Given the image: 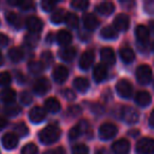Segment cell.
I'll return each mask as SVG.
<instances>
[{
    "label": "cell",
    "instance_id": "cell-1",
    "mask_svg": "<svg viewBox=\"0 0 154 154\" xmlns=\"http://www.w3.org/2000/svg\"><path fill=\"white\" fill-rule=\"evenodd\" d=\"M61 131L56 125H49L39 133V139L42 143L51 145L59 139Z\"/></svg>",
    "mask_w": 154,
    "mask_h": 154
},
{
    "label": "cell",
    "instance_id": "cell-2",
    "mask_svg": "<svg viewBox=\"0 0 154 154\" xmlns=\"http://www.w3.org/2000/svg\"><path fill=\"white\" fill-rule=\"evenodd\" d=\"M136 152L138 154H153L154 153V139L145 137L136 143Z\"/></svg>",
    "mask_w": 154,
    "mask_h": 154
},
{
    "label": "cell",
    "instance_id": "cell-3",
    "mask_svg": "<svg viewBox=\"0 0 154 154\" xmlns=\"http://www.w3.org/2000/svg\"><path fill=\"white\" fill-rule=\"evenodd\" d=\"M136 78L139 84L148 85L152 79V70L147 64H141L136 70Z\"/></svg>",
    "mask_w": 154,
    "mask_h": 154
},
{
    "label": "cell",
    "instance_id": "cell-4",
    "mask_svg": "<svg viewBox=\"0 0 154 154\" xmlns=\"http://www.w3.org/2000/svg\"><path fill=\"white\" fill-rule=\"evenodd\" d=\"M120 116L128 124H135L138 122L139 113L133 107H124L120 111Z\"/></svg>",
    "mask_w": 154,
    "mask_h": 154
},
{
    "label": "cell",
    "instance_id": "cell-5",
    "mask_svg": "<svg viewBox=\"0 0 154 154\" xmlns=\"http://www.w3.org/2000/svg\"><path fill=\"white\" fill-rule=\"evenodd\" d=\"M117 133V128L114 124L111 122H105L99 128V136L103 139H111Z\"/></svg>",
    "mask_w": 154,
    "mask_h": 154
},
{
    "label": "cell",
    "instance_id": "cell-6",
    "mask_svg": "<svg viewBox=\"0 0 154 154\" xmlns=\"http://www.w3.org/2000/svg\"><path fill=\"white\" fill-rule=\"evenodd\" d=\"M117 93L124 98H129L133 93V87L131 82L127 79H120L116 85Z\"/></svg>",
    "mask_w": 154,
    "mask_h": 154
},
{
    "label": "cell",
    "instance_id": "cell-7",
    "mask_svg": "<svg viewBox=\"0 0 154 154\" xmlns=\"http://www.w3.org/2000/svg\"><path fill=\"white\" fill-rule=\"evenodd\" d=\"M34 89L35 93H37L38 95H45V93H48L51 89V84H50L49 79L45 77H40L36 82H34Z\"/></svg>",
    "mask_w": 154,
    "mask_h": 154
},
{
    "label": "cell",
    "instance_id": "cell-8",
    "mask_svg": "<svg viewBox=\"0 0 154 154\" xmlns=\"http://www.w3.org/2000/svg\"><path fill=\"white\" fill-rule=\"evenodd\" d=\"M112 150L115 154H128L130 151V143L126 138H120L113 143Z\"/></svg>",
    "mask_w": 154,
    "mask_h": 154
},
{
    "label": "cell",
    "instance_id": "cell-9",
    "mask_svg": "<svg viewBox=\"0 0 154 154\" xmlns=\"http://www.w3.org/2000/svg\"><path fill=\"white\" fill-rule=\"evenodd\" d=\"M26 26L31 31V33H39L43 28V22L41 21L40 18L36 17V16H30L26 19Z\"/></svg>",
    "mask_w": 154,
    "mask_h": 154
},
{
    "label": "cell",
    "instance_id": "cell-10",
    "mask_svg": "<svg viewBox=\"0 0 154 154\" xmlns=\"http://www.w3.org/2000/svg\"><path fill=\"white\" fill-rule=\"evenodd\" d=\"M130 26V17L126 14H119L114 19V26L117 31H127Z\"/></svg>",
    "mask_w": 154,
    "mask_h": 154
},
{
    "label": "cell",
    "instance_id": "cell-11",
    "mask_svg": "<svg viewBox=\"0 0 154 154\" xmlns=\"http://www.w3.org/2000/svg\"><path fill=\"white\" fill-rule=\"evenodd\" d=\"M1 141H2V145L5 149L13 150L18 145V136L14 133H5L2 136Z\"/></svg>",
    "mask_w": 154,
    "mask_h": 154
},
{
    "label": "cell",
    "instance_id": "cell-12",
    "mask_svg": "<svg viewBox=\"0 0 154 154\" xmlns=\"http://www.w3.org/2000/svg\"><path fill=\"white\" fill-rule=\"evenodd\" d=\"M94 61V53L91 50L86 51L79 59V66L82 70H88Z\"/></svg>",
    "mask_w": 154,
    "mask_h": 154
},
{
    "label": "cell",
    "instance_id": "cell-13",
    "mask_svg": "<svg viewBox=\"0 0 154 154\" xmlns=\"http://www.w3.org/2000/svg\"><path fill=\"white\" fill-rule=\"evenodd\" d=\"M108 75V69L103 63H98L95 66L94 70H93V78L95 82H100L107 78Z\"/></svg>",
    "mask_w": 154,
    "mask_h": 154
},
{
    "label": "cell",
    "instance_id": "cell-14",
    "mask_svg": "<svg viewBox=\"0 0 154 154\" xmlns=\"http://www.w3.org/2000/svg\"><path fill=\"white\" fill-rule=\"evenodd\" d=\"M82 21H84V26L87 30L93 31L99 26V20L97 19V17L95 15L91 13H87L84 15L82 18Z\"/></svg>",
    "mask_w": 154,
    "mask_h": 154
},
{
    "label": "cell",
    "instance_id": "cell-15",
    "mask_svg": "<svg viewBox=\"0 0 154 154\" xmlns=\"http://www.w3.org/2000/svg\"><path fill=\"white\" fill-rule=\"evenodd\" d=\"M31 122H35V124H39V122H43L45 118V110H43L41 107H34L29 113Z\"/></svg>",
    "mask_w": 154,
    "mask_h": 154
},
{
    "label": "cell",
    "instance_id": "cell-16",
    "mask_svg": "<svg viewBox=\"0 0 154 154\" xmlns=\"http://www.w3.org/2000/svg\"><path fill=\"white\" fill-rule=\"evenodd\" d=\"M100 57L101 60L105 63L110 64V66L115 63V60H116L115 53H114L113 49H111V48H103V49H101Z\"/></svg>",
    "mask_w": 154,
    "mask_h": 154
},
{
    "label": "cell",
    "instance_id": "cell-17",
    "mask_svg": "<svg viewBox=\"0 0 154 154\" xmlns=\"http://www.w3.org/2000/svg\"><path fill=\"white\" fill-rule=\"evenodd\" d=\"M68 75H69V71L64 66H57L54 69L53 77L54 79L57 82H59V84L63 82L68 78Z\"/></svg>",
    "mask_w": 154,
    "mask_h": 154
},
{
    "label": "cell",
    "instance_id": "cell-18",
    "mask_svg": "<svg viewBox=\"0 0 154 154\" xmlns=\"http://www.w3.org/2000/svg\"><path fill=\"white\" fill-rule=\"evenodd\" d=\"M135 35H136L137 40L140 43H147L149 41V37H150V33L148 28H146L145 26L140 24V26H137V28L135 29Z\"/></svg>",
    "mask_w": 154,
    "mask_h": 154
},
{
    "label": "cell",
    "instance_id": "cell-19",
    "mask_svg": "<svg viewBox=\"0 0 154 154\" xmlns=\"http://www.w3.org/2000/svg\"><path fill=\"white\" fill-rule=\"evenodd\" d=\"M76 53H77V51L74 47L68 45V47H64L60 50L59 56L62 60H64V61H71V60H73L75 58Z\"/></svg>",
    "mask_w": 154,
    "mask_h": 154
},
{
    "label": "cell",
    "instance_id": "cell-20",
    "mask_svg": "<svg viewBox=\"0 0 154 154\" xmlns=\"http://www.w3.org/2000/svg\"><path fill=\"white\" fill-rule=\"evenodd\" d=\"M135 101L140 107H146V106L150 105V103H151V95L147 91H139V92L136 93Z\"/></svg>",
    "mask_w": 154,
    "mask_h": 154
},
{
    "label": "cell",
    "instance_id": "cell-21",
    "mask_svg": "<svg viewBox=\"0 0 154 154\" xmlns=\"http://www.w3.org/2000/svg\"><path fill=\"white\" fill-rule=\"evenodd\" d=\"M120 58L126 63H130L135 59V53L130 47H122L119 51Z\"/></svg>",
    "mask_w": 154,
    "mask_h": 154
},
{
    "label": "cell",
    "instance_id": "cell-22",
    "mask_svg": "<svg viewBox=\"0 0 154 154\" xmlns=\"http://www.w3.org/2000/svg\"><path fill=\"white\" fill-rule=\"evenodd\" d=\"M56 39H57V42L59 43L60 45L68 47L71 41H72V34L66 30H61L58 32Z\"/></svg>",
    "mask_w": 154,
    "mask_h": 154
},
{
    "label": "cell",
    "instance_id": "cell-23",
    "mask_svg": "<svg viewBox=\"0 0 154 154\" xmlns=\"http://www.w3.org/2000/svg\"><path fill=\"white\" fill-rule=\"evenodd\" d=\"M16 98V92L13 89L7 88L0 92V99L5 103H13Z\"/></svg>",
    "mask_w": 154,
    "mask_h": 154
},
{
    "label": "cell",
    "instance_id": "cell-24",
    "mask_svg": "<svg viewBox=\"0 0 154 154\" xmlns=\"http://www.w3.org/2000/svg\"><path fill=\"white\" fill-rule=\"evenodd\" d=\"M45 108L47 111L49 112H52V113H56L60 110L61 106H60V103L58 101L57 98L55 97H50L45 100Z\"/></svg>",
    "mask_w": 154,
    "mask_h": 154
},
{
    "label": "cell",
    "instance_id": "cell-25",
    "mask_svg": "<svg viewBox=\"0 0 154 154\" xmlns=\"http://www.w3.org/2000/svg\"><path fill=\"white\" fill-rule=\"evenodd\" d=\"M7 21L11 24L12 26H14L15 29H21L22 24H23V21L22 19L14 12H10L7 15Z\"/></svg>",
    "mask_w": 154,
    "mask_h": 154
},
{
    "label": "cell",
    "instance_id": "cell-26",
    "mask_svg": "<svg viewBox=\"0 0 154 154\" xmlns=\"http://www.w3.org/2000/svg\"><path fill=\"white\" fill-rule=\"evenodd\" d=\"M8 55H9V58L13 62H19L20 60L23 58L24 53H23V51L20 49V48L13 47V48H11V49H10Z\"/></svg>",
    "mask_w": 154,
    "mask_h": 154
},
{
    "label": "cell",
    "instance_id": "cell-27",
    "mask_svg": "<svg viewBox=\"0 0 154 154\" xmlns=\"http://www.w3.org/2000/svg\"><path fill=\"white\" fill-rule=\"evenodd\" d=\"M114 9H115L114 3L110 2V1H105V2L99 3L98 7H97V11L103 15H110L111 13H113Z\"/></svg>",
    "mask_w": 154,
    "mask_h": 154
},
{
    "label": "cell",
    "instance_id": "cell-28",
    "mask_svg": "<svg viewBox=\"0 0 154 154\" xmlns=\"http://www.w3.org/2000/svg\"><path fill=\"white\" fill-rule=\"evenodd\" d=\"M73 85H74L76 90L80 91V92H85L89 88V80L85 77H77L73 82Z\"/></svg>",
    "mask_w": 154,
    "mask_h": 154
},
{
    "label": "cell",
    "instance_id": "cell-29",
    "mask_svg": "<svg viewBox=\"0 0 154 154\" xmlns=\"http://www.w3.org/2000/svg\"><path fill=\"white\" fill-rule=\"evenodd\" d=\"M66 12L63 9H58L57 11H55L53 13V15L51 17V21L55 24L61 23L62 21L66 20Z\"/></svg>",
    "mask_w": 154,
    "mask_h": 154
},
{
    "label": "cell",
    "instance_id": "cell-30",
    "mask_svg": "<svg viewBox=\"0 0 154 154\" xmlns=\"http://www.w3.org/2000/svg\"><path fill=\"white\" fill-rule=\"evenodd\" d=\"M45 69V66L42 64L41 61H38V60H31L29 62V70H30L31 73L33 74H39L41 73Z\"/></svg>",
    "mask_w": 154,
    "mask_h": 154
},
{
    "label": "cell",
    "instance_id": "cell-31",
    "mask_svg": "<svg viewBox=\"0 0 154 154\" xmlns=\"http://www.w3.org/2000/svg\"><path fill=\"white\" fill-rule=\"evenodd\" d=\"M39 37L38 34H35V33H30V34H26V36L24 37V42H26V45L29 47H35L37 45V43L39 42Z\"/></svg>",
    "mask_w": 154,
    "mask_h": 154
},
{
    "label": "cell",
    "instance_id": "cell-32",
    "mask_svg": "<svg viewBox=\"0 0 154 154\" xmlns=\"http://www.w3.org/2000/svg\"><path fill=\"white\" fill-rule=\"evenodd\" d=\"M101 36L106 39H114L117 37V32L112 26H105L101 30Z\"/></svg>",
    "mask_w": 154,
    "mask_h": 154
},
{
    "label": "cell",
    "instance_id": "cell-33",
    "mask_svg": "<svg viewBox=\"0 0 154 154\" xmlns=\"http://www.w3.org/2000/svg\"><path fill=\"white\" fill-rule=\"evenodd\" d=\"M66 26H69L70 28H73V29H75V28H77L78 26V17H77V15L76 14H74V13H69V14H66Z\"/></svg>",
    "mask_w": 154,
    "mask_h": 154
},
{
    "label": "cell",
    "instance_id": "cell-34",
    "mask_svg": "<svg viewBox=\"0 0 154 154\" xmlns=\"http://www.w3.org/2000/svg\"><path fill=\"white\" fill-rule=\"evenodd\" d=\"M5 113H7L8 115L14 116V115H17L18 113H20L21 109H20V107H18L17 105H15V103H10L9 106H7V107H5Z\"/></svg>",
    "mask_w": 154,
    "mask_h": 154
},
{
    "label": "cell",
    "instance_id": "cell-35",
    "mask_svg": "<svg viewBox=\"0 0 154 154\" xmlns=\"http://www.w3.org/2000/svg\"><path fill=\"white\" fill-rule=\"evenodd\" d=\"M21 154H38V148L35 143H30L23 147Z\"/></svg>",
    "mask_w": 154,
    "mask_h": 154
},
{
    "label": "cell",
    "instance_id": "cell-36",
    "mask_svg": "<svg viewBox=\"0 0 154 154\" xmlns=\"http://www.w3.org/2000/svg\"><path fill=\"white\" fill-rule=\"evenodd\" d=\"M72 152L73 154H89V148L85 143H78L73 147Z\"/></svg>",
    "mask_w": 154,
    "mask_h": 154
},
{
    "label": "cell",
    "instance_id": "cell-37",
    "mask_svg": "<svg viewBox=\"0 0 154 154\" xmlns=\"http://www.w3.org/2000/svg\"><path fill=\"white\" fill-rule=\"evenodd\" d=\"M53 61V55L50 51H45L41 54V62L45 66H50Z\"/></svg>",
    "mask_w": 154,
    "mask_h": 154
},
{
    "label": "cell",
    "instance_id": "cell-38",
    "mask_svg": "<svg viewBox=\"0 0 154 154\" xmlns=\"http://www.w3.org/2000/svg\"><path fill=\"white\" fill-rule=\"evenodd\" d=\"M71 5L77 10H86L89 7V2L87 0H74L71 2Z\"/></svg>",
    "mask_w": 154,
    "mask_h": 154
},
{
    "label": "cell",
    "instance_id": "cell-39",
    "mask_svg": "<svg viewBox=\"0 0 154 154\" xmlns=\"http://www.w3.org/2000/svg\"><path fill=\"white\" fill-rule=\"evenodd\" d=\"M15 130H16V132H17V134L20 135V136H26L29 133V129L24 122H19V124L16 125Z\"/></svg>",
    "mask_w": 154,
    "mask_h": 154
},
{
    "label": "cell",
    "instance_id": "cell-40",
    "mask_svg": "<svg viewBox=\"0 0 154 154\" xmlns=\"http://www.w3.org/2000/svg\"><path fill=\"white\" fill-rule=\"evenodd\" d=\"M12 77L9 72H1L0 73V86H7L11 82Z\"/></svg>",
    "mask_w": 154,
    "mask_h": 154
},
{
    "label": "cell",
    "instance_id": "cell-41",
    "mask_svg": "<svg viewBox=\"0 0 154 154\" xmlns=\"http://www.w3.org/2000/svg\"><path fill=\"white\" fill-rule=\"evenodd\" d=\"M82 134V131H80L79 127L75 126V127H73L70 130V132H69V137H70L71 140H75V139L78 138Z\"/></svg>",
    "mask_w": 154,
    "mask_h": 154
},
{
    "label": "cell",
    "instance_id": "cell-42",
    "mask_svg": "<svg viewBox=\"0 0 154 154\" xmlns=\"http://www.w3.org/2000/svg\"><path fill=\"white\" fill-rule=\"evenodd\" d=\"M56 3L55 1H50V0H45L41 2V7H42V10L45 12H51L55 9L56 7Z\"/></svg>",
    "mask_w": 154,
    "mask_h": 154
},
{
    "label": "cell",
    "instance_id": "cell-43",
    "mask_svg": "<svg viewBox=\"0 0 154 154\" xmlns=\"http://www.w3.org/2000/svg\"><path fill=\"white\" fill-rule=\"evenodd\" d=\"M20 100H21V103H24V105H29V103H32L33 97H32V95H31L30 92H28V91H23V92L21 93V95H20Z\"/></svg>",
    "mask_w": 154,
    "mask_h": 154
},
{
    "label": "cell",
    "instance_id": "cell-44",
    "mask_svg": "<svg viewBox=\"0 0 154 154\" xmlns=\"http://www.w3.org/2000/svg\"><path fill=\"white\" fill-rule=\"evenodd\" d=\"M68 113L71 116H77L82 113V108L78 107V106H71L68 109Z\"/></svg>",
    "mask_w": 154,
    "mask_h": 154
},
{
    "label": "cell",
    "instance_id": "cell-45",
    "mask_svg": "<svg viewBox=\"0 0 154 154\" xmlns=\"http://www.w3.org/2000/svg\"><path fill=\"white\" fill-rule=\"evenodd\" d=\"M34 5V3L32 1H29V0H24V1H20L19 7L21 8L22 10H30L32 9V7Z\"/></svg>",
    "mask_w": 154,
    "mask_h": 154
},
{
    "label": "cell",
    "instance_id": "cell-46",
    "mask_svg": "<svg viewBox=\"0 0 154 154\" xmlns=\"http://www.w3.org/2000/svg\"><path fill=\"white\" fill-rule=\"evenodd\" d=\"M45 154H66V151H64L63 148L57 147V148H55V149L49 150V151H47Z\"/></svg>",
    "mask_w": 154,
    "mask_h": 154
},
{
    "label": "cell",
    "instance_id": "cell-47",
    "mask_svg": "<svg viewBox=\"0 0 154 154\" xmlns=\"http://www.w3.org/2000/svg\"><path fill=\"white\" fill-rule=\"evenodd\" d=\"M145 9L148 13L154 14V1H147L145 5Z\"/></svg>",
    "mask_w": 154,
    "mask_h": 154
},
{
    "label": "cell",
    "instance_id": "cell-48",
    "mask_svg": "<svg viewBox=\"0 0 154 154\" xmlns=\"http://www.w3.org/2000/svg\"><path fill=\"white\" fill-rule=\"evenodd\" d=\"M64 97H66L68 100H74L75 97H76V95H75V93L73 92L72 90H64Z\"/></svg>",
    "mask_w": 154,
    "mask_h": 154
},
{
    "label": "cell",
    "instance_id": "cell-49",
    "mask_svg": "<svg viewBox=\"0 0 154 154\" xmlns=\"http://www.w3.org/2000/svg\"><path fill=\"white\" fill-rule=\"evenodd\" d=\"M9 42V37L5 34H0V48L5 47Z\"/></svg>",
    "mask_w": 154,
    "mask_h": 154
},
{
    "label": "cell",
    "instance_id": "cell-50",
    "mask_svg": "<svg viewBox=\"0 0 154 154\" xmlns=\"http://www.w3.org/2000/svg\"><path fill=\"white\" fill-rule=\"evenodd\" d=\"M16 78H17V80H18V82H20V84H23V82H26V76H24L22 73H20V72H18V73H16Z\"/></svg>",
    "mask_w": 154,
    "mask_h": 154
},
{
    "label": "cell",
    "instance_id": "cell-51",
    "mask_svg": "<svg viewBox=\"0 0 154 154\" xmlns=\"http://www.w3.org/2000/svg\"><path fill=\"white\" fill-rule=\"evenodd\" d=\"M7 124H8L7 119H5V117H2V116H0V131L2 130V129H5V128Z\"/></svg>",
    "mask_w": 154,
    "mask_h": 154
},
{
    "label": "cell",
    "instance_id": "cell-52",
    "mask_svg": "<svg viewBox=\"0 0 154 154\" xmlns=\"http://www.w3.org/2000/svg\"><path fill=\"white\" fill-rule=\"evenodd\" d=\"M149 124L151 127H153L154 128V110L152 111L151 115H150V118H149Z\"/></svg>",
    "mask_w": 154,
    "mask_h": 154
},
{
    "label": "cell",
    "instance_id": "cell-53",
    "mask_svg": "<svg viewBox=\"0 0 154 154\" xmlns=\"http://www.w3.org/2000/svg\"><path fill=\"white\" fill-rule=\"evenodd\" d=\"M95 154H110V152L108 151L107 149H105V148H103V149H99L97 150V152Z\"/></svg>",
    "mask_w": 154,
    "mask_h": 154
},
{
    "label": "cell",
    "instance_id": "cell-54",
    "mask_svg": "<svg viewBox=\"0 0 154 154\" xmlns=\"http://www.w3.org/2000/svg\"><path fill=\"white\" fill-rule=\"evenodd\" d=\"M53 38H54V37H53V34H52V33H50V34H49V36H48V38H47L48 42H49V43H51L52 41H53Z\"/></svg>",
    "mask_w": 154,
    "mask_h": 154
},
{
    "label": "cell",
    "instance_id": "cell-55",
    "mask_svg": "<svg viewBox=\"0 0 154 154\" xmlns=\"http://www.w3.org/2000/svg\"><path fill=\"white\" fill-rule=\"evenodd\" d=\"M138 131H135V130H133V131H130L129 132V135H131V136H137L136 134H138Z\"/></svg>",
    "mask_w": 154,
    "mask_h": 154
},
{
    "label": "cell",
    "instance_id": "cell-56",
    "mask_svg": "<svg viewBox=\"0 0 154 154\" xmlns=\"http://www.w3.org/2000/svg\"><path fill=\"white\" fill-rule=\"evenodd\" d=\"M150 29H151V31L153 32V34H154V20H153V21H150Z\"/></svg>",
    "mask_w": 154,
    "mask_h": 154
},
{
    "label": "cell",
    "instance_id": "cell-57",
    "mask_svg": "<svg viewBox=\"0 0 154 154\" xmlns=\"http://www.w3.org/2000/svg\"><path fill=\"white\" fill-rule=\"evenodd\" d=\"M3 63V56L2 54H1V52H0V66Z\"/></svg>",
    "mask_w": 154,
    "mask_h": 154
},
{
    "label": "cell",
    "instance_id": "cell-58",
    "mask_svg": "<svg viewBox=\"0 0 154 154\" xmlns=\"http://www.w3.org/2000/svg\"><path fill=\"white\" fill-rule=\"evenodd\" d=\"M151 49H152V51H153V52H154V42H153V43H152V45H151Z\"/></svg>",
    "mask_w": 154,
    "mask_h": 154
}]
</instances>
